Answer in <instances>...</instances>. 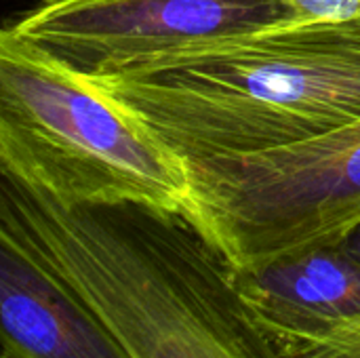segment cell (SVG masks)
<instances>
[{
  "label": "cell",
  "mask_w": 360,
  "mask_h": 358,
  "mask_svg": "<svg viewBox=\"0 0 360 358\" xmlns=\"http://www.w3.org/2000/svg\"><path fill=\"white\" fill-rule=\"evenodd\" d=\"M0 340L6 358H133L74 291L4 241Z\"/></svg>",
  "instance_id": "6"
},
{
  "label": "cell",
  "mask_w": 360,
  "mask_h": 358,
  "mask_svg": "<svg viewBox=\"0 0 360 358\" xmlns=\"http://www.w3.org/2000/svg\"><path fill=\"white\" fill-rule=\"evenodd\" d=\"M262 325L283 358H360V317L310 329Z\"/></svg>",
  "instance_id": "8"
},
{
  "label": "cell",
  "mask_w": 360,
  "mask_h": 358,
  "mask_svg": "<svg viewBox=\"0 0 360 358\" xmlns=\"http://www.w3.org/2000/svg\"><path fill=\"white\" fill-rule=\"evenodd\" d=\"M232 272L245 302L266 325L310 329L360 317V264L342 245Z\"/></svg>",
  "instance_id": "7"
},
{
  "label": "cell",
  "mask_w": 360,
  "mask_h": 358,
  "mask_svg": "<svg viewBox=\"0 0 360 358\" xmlns=\"http://www.w3.org/2000/svg\"><path fill=\"white\" fill-rule=\"evenodd\" d=\"M0 358H6V357H0Z\"/></svg>",
  "instance_id": "12"
},
{
  "label": "cell",
  "mask_w": 360,
  "mask_h": 358,
  "mask_svg": "<svg viewBox=\"0 0 360 358\" xmlns=\"http://www.w3.org/2000/svg\"><path fill=\"white\" fill-rule=\"evenodd\" d=\"M0 241L74 291L133 358H283L184 215L65 205L0 171Z\"/></svg>",
  "instance_id": "1"
},
{
  "label": "cell",
  "mask_w": 360,
  "mask_h": 358,
  "mask_svg": "<svg viewBox=\"0 0 360 358\" xmlns=\"http://www.w3.org/2000/svg\"><path fill=\"white\" fill-rule=\"evenodd\" d=\"M0 171L65 205L190 209V167L143 122L6 25Z\"/></svg>",
  "instance_id": "3"
},
{
  "label": "cell",
  "mask_w": 360,
  "mask_h": 358,
  "mask_svg": "<svg viewBox=\"0 0 360 358\" xmlns=\"http://www.w3.org/2000/svg\"><path fill=\"white\" fill-rule=\"evenodd\" d=\"M188 167L186 219L234 270L342 245L360 226V118L291 146Z\"/></svg>",
  "instance_id": "4"
},
{
  "label": "cell",
  "mask_w": 360,
  "mask_h": 358,
  "mask_svg": "<svg viewBox=\"0 0 360 358\" xmlns=\"http://www.w3.org/2000/svg\"><path fill=\"white\" fill-rule=\"evenodd\" d=\"M84 80L188 162L257 154L360 118V21L289 17Z\"/></svg>",
  "instance_id": "2"
},
{
  "label": "cell",
  "mask_w": 360,
  "mask_h": 358,
  "mask_svg": "<svg viewBox=\"0 0 360 358\" xmlns=\"http://www.w3.org/2000/svg\"><path fill=\"white\" fill-rule=\"evenodd\" d=\"M342 247H344V249H346V251H348V253L360 264V226L348 236V238H346V241H344V243H342Z\"/></svg>",
  "instance_id": "10"
},
{
  "label": "cell",
  "mask_w": 360,
  "mask_h": 358,
  "mask_svg": "<svg viewBox=\"0 0 360 358\" xmlns=\"http://www.w3.org/2000/svg\"><path fill=\"white\" fill-rule=\"evenodd\" d=\"M297 21H360V0H278Z\"/></svg>",
  "instance_id": "9"
},
{
  "label": "cell",
  "mask_w": 360,
  "mask_h": 358,
  "mask_svg": "<svg viewBox=\"0 0 360 358\" xmlns=\"http://www.w3.org/2000/svg\"><path fill=\"white\" fill-rule=\"evenodd\" d=\"M289 17L278 0H46L8 27L70 72L93 78Z\"/></svg>",
  "instance_id": "5"
},
{
  "label": "cell",
  "mask_w": 360,
  "mask_h": 358,
  "mask_svg": "<svg viewBox=\"0 0 360 358\" xmlns=\"http://www.w3.org/2000/svg\"><path fill=\"white\" fill-rule=\"evenodd\" d=\"M40 2H46V0H40Z\"/></svg>",
  "instance_id": "11"
}]
</instances>
